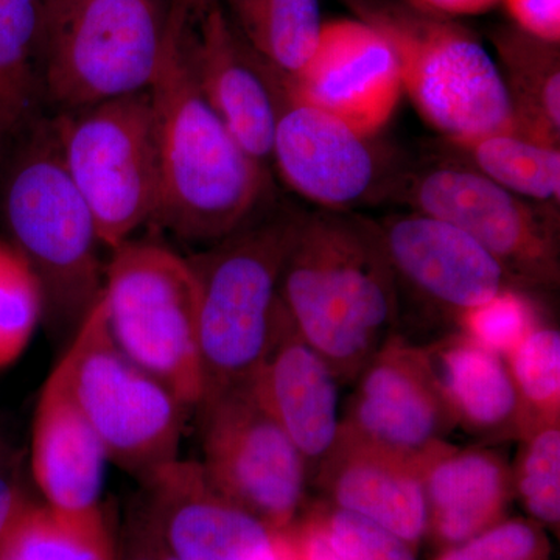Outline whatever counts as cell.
<instances>
[{
  "label": "cell",
  "instance_id": "6da1fadb",
  "mask_svg": "<svg viewBox=\"0 0 560 560\" xmlns=\"http://www.w3.org/2000/svg\"><path fill=\"white\" fill-rule=\"evenodd\" d=\"M279 296L341 386L399 334V294L381 228L352 210H304Z\"/></svg>",
  "mask_w": 560,
  "mask_h": 560
},
{
  "label": "cell",
  "instance_id": "7a4b0ae2",
  "mask_svg": "<svg viewBox=\"0 0 560 560\" xmlns=\"http://www.w3.org/2000/svg\"><path fill=\"white\" fill-rule=\"evenodd\" d=\"M150 94L156 113L160 200L154 226L189 245L223 241L276 202L270 168L249 156L198 91L178 46V10Z\"/></svg>",
  "mask_w": 560,
  "mask_h": 560
},
{
  "label": "cell",
  "instance_id": "3957f363",
  "mask_svg": "<svg viewBox=\"0 0 560 560\" xmlns=\"http://www.w3.org/2000/svg\"><path fill=\"white\" fill-rule=\"evenodd\" d=\"M3 158L0 219L38 279L44 323L69 342L103 290L97 224L62 162L50 117L33 120Z\"/></svg>",
  "mask_w": 560,
  "mask_h": 560
},
{
  "label": "cell",
  "instance_id": "277c9868",
  "mask_svg": "<svg viewBox=\"0 0 560 560\" xmlns=\"http://www.w3.org/2000/svg\"><path fill=\"white\" fill-rule=\"evenodd\" d=\"M302 215L304 210L276 201L187 257L197 289L200 405L253 381L270 342L283 265Z\"/></svg>",
  "mask_w": 560,
  "mask_h": 560
},
{
  "label": "cell",
  "instance_id": "5b68a950",
  "mask_svg": "<svg viewBox=\"0 0 560 560\" xmlns=\"http://www.w3.org/2000/svg\"><path fill=\"white\" fill-rule=\"evenodd\" d=\"M394 51L401 91L444 140L515 131L497 61L475 33L412 0H341Z\"/></svg>",
  "mask_w": 560,
  "mask_h": 560
},
{
  "label": "cell",
  "instance_id": "8992f818",
  "mask_svg": "<svg viewBox=\"0 0 560 560\" xmlns=\"http://www.w3.org/2000/svg\"><path fill=\"white\" fill-rule=\"evenodd\" d=\"M172 31V0H47L43 103L68 113L150 91Z\"/></svg>",
  "mask_w": 560,
  "mask_h": 560
},
{
  "label": "cell",
  "instance_id": "52a82bcc",
  "mask_svg": "<svg viewBox=\"0 0 560 560\" xmlns=\"http://www.w3.org/2000/svg\"><path fill=\"white\" fill-rule=\"evenodd\" d=\"M55 368L109 463L142 482L179 458L191 410L117 348L101 298Z\"/></svg>",
  "mask_w": 560,
  "mask_h": 560
},
{
  "label": "cell",
  "instance_id": "ba28073f",
  "mask_svg": "<svg viewBox=\"0 0 560 560\" xmlns=\"http://www.w3.org/2000/svg\"><path fill=\"white\" fill-rule=\"evenodd\" d=\"M101 302L117 348L197 411L202 374L197 289L187 257L131 238L106 261Z\"/></svg>",
  "mask_w": 560,
  "mask_h": 560
},
{
  "label": "cell",
  "instance_id": "9c48e42d",
  "mask_svg": "<svg viewBox=\"0 0 560 560\" xmlns=\"http://www.w3.org/2000/svg\"><path fill=\"white\" fill-rule=\"evenodd\" d=\"M50 119L69 176L113 253L156 215L160 150L150 91Z\"/></svg>",
  "mask_w": 560,
  "mask_h": 560
},
{
  "label": "cell",
  "instance_id": "30bf717a",
  "mask_svg": "<svg viewBox=\"0 0 560 560\" xmlns=\"http://www.w3.org/2000/svg\"><path fill=\"white\" fill-rule=\"evenodd\" d=\"M386 200L466 232L522 289L560 285L559 210L523 200L451 160L401 167Z\"/></svg>",
  "mask_w": 560,
  "mask_h": 560
},
{
  "label": "cell",
  "instance_id": "8fae6325",
  "mask_svg": "<svg viewBox=\"0 0 560 560\" xmlns=\"http://www.w3.org/2000/svg\"><path fill=\"white\" fill-rule=\"evenodd\" d=\"M197 412L200 463L212 485L278 533L293 528L305 506L311 475L250 383L224 390Z\"/></svg>",
  "mask_w": 560,
  "mask_h": 560
},
{
  "label": "cell",
  "instance_id": "7c38bea8",
  "mask_svg": "<svg viewBox=\"0 0 560 560\" xmlns=\"http://www.w3.org/2000/svg\"><path fill=\"white\" fill-rule=\"evenodd\" d=\"M377 223L396 279L400 318L411 311L408 316L436 331L434 338L458 330L467 312L518 287L480 243L445 221L411 210Z\"/></svg>",
  "mask_w": 560,
  "mask_h": 560
},
{
  "label": "cell",
  "instance_id": "4fadbf2b",
  "mask_svg": "<svg viewBox=\"0 0 560 560\" xmlns=\"http://www.w3.org/2000/svg\"><path fill=\"white\" fill-rule=\"evenodd\" d=\"M278 119L271 167L318 209L352 210L388 197L404 165L348 121L291 94L275 70Z\"/></svg>",
  "mask_w": 560,
  "mask_h": 560
},
{
  "label": "cell",
  "instance_id": "5bb4252c",
  "mask_svg": "<svg viewBox=\"0 0 560 560\" xmlns=\"http://www.w3.org/2000/svg\"><path fill=\"white\" fill-rule=\"evenodd\" d=\"M352 385L341 431L355 440L422 460L455 430L422 346L404 335L386 341Z\"/></svg>",
  "mask_w": 560,
  "mask_h": 560
},
{
  "label": "cell",
  "instance_id": "9a60e30c",
  "mask_svg": "<svg viewBox=\"0 0 560 560\" xmlns=\"http://www.w3.org/2000/svg\"><path fill=\"white\" fill-rule=\"evenodd\" d=\"M175 5L179 51L198 91L242 149L271 168L278 119L275 70L245 43L220 0L195 10Z\"/></svg>",
  "mask_w": 560,
  "mask_h": 560
},
{
  "label": "cell",
  "instance_id": "2e32d148",
  "mask_svg": "<svg viewBox=\"0 0 560 560\" xmlns=\"http://www.w3.org/2000/svg\"><path fill=\"white\" fill-rule=\"evenodd\" d=\"M150 525L178 560H270L278 530L228 499L200 460L176 459L142 481Z\"/></svg>",
  "mask_w": 560,
  "mask_h": 560
},
{
  "label": "cell",
  "instance_id": "e0dca14e",
  "mask_svg": "<svg viewBox=\"0 0 560 560\" xmlns=\"http://www.w3.org/2000/svg\"><path fill=\"white\" fill-rule=\"evenodd\" d=\"M280 79L301 101L370 138L388 124L401 94L389 44L355 18L324 22L312 60L293 79Z\"/></svg>",
  "mask_w": 560,
  "mask_h": 560
},
{
  "label": "cell",
  "instance_id": "ac0fdd59",
  "mask_svg": "<svg viewBox=\"0 0 560 560\" xmlns=\"http://www.w3.org/2000/svg\"><path fill=\"white\" fill-rule=\"evenodd\" d=\"M257 399L285 431L312 478L340 436V382L305 340L279 296L271 338L253 381Z\"/></svg>",
  "mask_w": 560,
  "mask_h": 560
},
{
  "label": "cell",
  "instance_id": "d6986e66",
  "mask_svg": "<svg viewBox=\"0 0 560 560\" xmlns=\"http://www.w3.org/2000/svg\"><path fill=\"white\" fill-rule=\"evenodd\" d=\"M323 500L390 530L418 550L429 510L422 460L393 455L342 433L312 478Z\"/></svg>",
  "mask_w": 560,
  "mask_h": 560
},
{
  "label": "cell",
  "instance_id": "ffe728a7",
  "mask_svg": "<svg viewBox=\"0 0 560 560\" xmlns=\"http://www.w3.org/2000/svg\"><path fill=\"white\" fill-rule=\"evenodd\" d=\"M109 458L60 371L44 383L32 433V471L47 506L73 517L102 515Z\"/></svg>",
  "mask_w": 560,
  "mask_h": 560
},
{
  "label": "cell",
  "instance_id": "44dd1931",
  "mask_svg": "<svg viewBox=\"0 0 560 560\" xmlns=\"http://www.w3.org/2000/svg\"><path fill=\"white\" fill-rule=\"evenodd\" d=\"M429 526L438 550L458 545L506 518L511 464L493 445L460 448L444 442L422 459Z\"/></svg>",
  "mask_w": 560,
  "mask_h": 560
},
{
  "label": "cell",
  "instance_id": "7402d4cb",
  "mask_svg": "<svg viewBox=\"0 0 560 560\" xmlns=\"http://www.w3.org/2000/svg\"><path fill=\"white\" fill-rule=\"evenodd\" d=\"M420 346L455 429L493 447L525 436V415L504 357L459 330Z\"/></svg>",
  "mask_w": 560,
  "mask_h": 560
},
{
  "label": "cell",
  "instance_id": "603a6c76",
  "mask_svg": "<svg viewBox=\"0 0 560 560\" xmlns=\"http://www.w3.org/2000/svg\"><path fill=\"white\" fill-rule=\"evenodd\" d=\"M497 66L510 97L515 131L560 149V46L515 25L492 32Z\"/></svg>",
  "mask_w": 560,
  "mask_h": 560
},
{
  "label": "cell",
  "instance_id": "cb8c5ba5",
  "mask_svg": "<svg viewBox=\"0 0 560 560\" xmlns=\"http://www.w3.org/2000/svg\"><path fill=\"white\" fill-rule=\"evenodd\" d=\"M47 0H0V160L38 119Z\"/></svg>",
  "mask_w": 560,
  "mask_h": 560
},
{
  "label": "cell",
  "instance_id": "d4e9b609",
  "mask_svg": "<svg viewBox=\"0 0 560 560\" xmlns=\"http://www.w3.org/2000/svg\"><path fill=\"white\" fill-rule=\"evenodd\" d=\"M447 160L481 173L534 205L559 210L560 149L517 135L495 132L469 140H444Z\"/></svg>",
  "mask_w": 560,
  "mask_h": 560
},
{
  "label": "cell",
  "instance_id": "484cf974",
  "mask_svg": "<svg viewBox=\"0 0 560 560\" xmlns=\"http://www.w3.org/2000/svg\"><path fill=\"white\" fill-rule=\"evenodd\" d=\"M245 43L283 79H293L318 47L320 0H220Z\"/></svg>",
  "mask_w": 560,
  "mask_h": 560
},
{
  "label": "cell",
  "instance_id": "4316f807",
  "mask_svg": "<svg viewBox=\"0 0 560 560\" xmlns=\"http://www.w3.org/2000/svg\"><path fill=\"white\" fill-rule=\"evenodd\" d=\"M0 560H113L103 515L73 517L25 503L0 537Z\"/></svg>",
  "mask_w": 560,
  "mask_h": 560
},
{
  "label": "cell",
  "instance_id": "83f0119b",
  "mask_svg": "<svg viewBox=\"0 0 560 560\" xmlns=\"http://www.w3.org/2000/svg\"><path fill=\"white\" fill-rule=\"evenodd\" d=\"M525 415L526 433L560 423V331L544 323L506 357Z\"/></svg>",
  "mask_w": 560,
  "mask_h": 560
},
{
  "label": "cell",
  "instance_id": "f1b7e54d",
  "mask_svg": "<svg viewBox=\"0 0 560 560\" xmlns=\"http://www.w3.org/2000/svg\"><path fill=\"white\" fill-rule=\"evenodd\" d=\"M511 464L514 499L530 521L558 529L560 523V423L530 430Z\"/></svg>",
  "mask_w": 560,
  "mask_h": 560
},
{
  "label": "cell",
  "instance_id": "f546056e",
  "mask_svg": "<svg viewBox=\"0 0 560 560\" xmlns=\"http://www.w3.org/2000/svg\"><path fill=\"white\" fill-rule=\"evenodd\" d=\"M43 320L35 272L10 242L0 241V370L20 359Z\"/></svg>",
  "mask_w": 560,
  "mask_h": 560
},
{
  "label": "cell",
  "instance_id": "4dcf8cb0",
  "mask_svg": "<svg viewBox=\"0 0 560 560\" xmlns=\"http://www.w3.org/2000/svg\"><path fill=\"white\" fill-rule=\"evenodd\" d=\"M547 323L533 290L510 287L480 307L467 312L458 330L490 352L506 359L526 337Z\"/></svg>",
  "mask_w": 560,
  "mask_h": 560
},
{
  "label": "cell",
  "instance_id": "1f68e13d",
  "mask_svg": "<svg viewBox=\"0 0 560 560\" xmlns=\"http://www.w3.org/2000/svg\"><path fill=\"white\" fill-rule=\"evenodd\" d=\"M307 521L342 560H418L415 548L396 534L327 501L313 504Z\"/></svg>",
  "mask_w": 560,
  "mask_h": 560
},
{
  "label": "cell",
  "instance_id": "d6a6232c",
  "mask_svg": "<svg viewBox=\"0 0 560 560\" xmlns=\"http://www.w3.org/2000/svg\"><path fill=\"white\" fill-rule=\"evenodd\" d=\"M544 526L530 518H504L470 539L438 552L433 560H548Z\"/></svg>",
  "mask_w": 560,
  "mask_h": 560
},
{
  "label": "cell",
  "instance_id": "836d02e7",
  "mask_svg": "<svg viewBox=\"0 0 560 560\" xmlns=\"http://www.w3.org/2000/svg\"><path fill=\"white\" fill-rule=\"evenodd\" d=\"M515 27L544 40L560 44V0H500Z\"/></svg>",
  "mask_w": 560,
  "mask_h": 560
},
{
  "label": "cell",
  "instance_id": "e575fe53",
  "mask_svg": "<svg viewBox=\"0 0 560 560\" xmlns=\"http://www.w3.org/2000/svg\"><path fill=\"white\" fill-rule=\"evenodd\" d=\"M25 503L27 501L22 497L16 471L11 466L5 448L0 444V537Z\"/></svg>",
  "mask_w": 560,
  "mask_h": 560
},
{
  "label": "cell",
  "instance_id": "d590c367",
  "mask_svg": "<svg viewBox=\"0 0 560 560\" xmlns=\"http://www.w3.org/2000/svg\"><path fill=\"white\" fill-rule=\"evenodd\" d=\"M290 530L300 560H342L330 547L323 533L307 518L302 523L300 529L290 528Z\"/></svg>",
  "mask_w": 560,
  "mask_h": 560
},
{
  "label": "cell",
  "instance_id": "8d00e7d4",
  "mask_svg": "<svg viewBox=\"0 0 560 560\" xmlns=\"http://www.w3.org/2000/svg\"><path fill=\"white\" fill-rule=\"evenodd\" d=\"M412 2L453 18L486 13L493 9L500 0H412Z\"/></svg>",
  "mask_w": 560,
  "mask_h": 560
},
{
  "label": "cell",
  "instance_id": "74e56055",
  "mask_svg": "<svg viewBox=\"0 0 560 560\" xmlns=\"http://www.w3.org/2000/svg\"><path fill=\"white\" fill-rule=\"evenodd\" d=\"M150 533L153 539L147 544V548L135 552V555L130 556L127 560H178L162 547L161 541L156 539L153 530L150 529Z\"/></svg>",
  "mask_w": 560,
  "mask_h": 560
},
{
  "label": "cell",
  "instance_id": "f35d334b",
  "mask_svg": "<svg viewBox=\"0 0 560 560\" xmlns=\"http://www.w3.org/2000/svg\"><path fill=\"white\" fill-rule=\"evenodd\" d=\"M175 2H178L186 10H195L201 7L202 3L208 2V0H175Z\"/></svg>",
  "mask_w": 560,
  "mask_h": 560
}]
</instances>
